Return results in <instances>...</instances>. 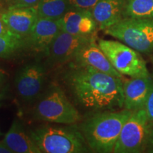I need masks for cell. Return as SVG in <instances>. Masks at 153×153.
Returning a JSON list of instances; mask_svg holds the SVG:
<instances>
[{
    "label": "cell",
    "instance_id": "19",
    "mask_svg": "<svg viewBox=\"0 0 153 153\" xmlns=\"http://www.w3.org/2000/svg\"><path fill=\"white\" fill-rule=\"evenodd\" d=\"M125 18H153V0H127Z\"/></svg>",
    "mask_w": 153,
    "mask_h": 153
},
{
    "label": "cell",
    "instance_id": "12",
    "mask_svg": "<svg viewBox=\"0 0 153 153\" xmlns=\"http://www.w3.org/2000/svg\"><path fill=\"white\" fill-rule=\"evenodd\" d=\"M61 30L70 34L82 36H95L98 27L89 9L71 8L59 19Z\"/></svg>",
    "mask_w": 153,
    "mask_h": 153
},
{
    "label": "cell",
    "instance_id": "4",
    "mask_svg": "<svg viewBox=\"0 0 153 153\" xmlns=\"http://www.w3.org/2000/svg\"><path fill=\"white\" fill-rule=\"evenodd\" d=\"M32 117L47 123L74 125L82 116L62 88L53 84L33 103Z\"/></svg>",
    "mask_w": 153,
    "mask_h": 153
},
{
    "label": "cell",
    "instance_id": "24",
    "mask_svg": "<svg viewBox=\"0 0 153 153\" xmlns=\"http://www.w3.org/2000/svg\"><path fill=\"white\" fill-rule=\"evenodd\" d=\"M11 33H12L10 32V30H9V28L6 26L4 22H3L2 19H1V15H0V36H7Z\"/></svg>",
    "mask_w": 153,
    "mask_h": 153
},
{
    "label": "cell",
    "instance_id": "8",
    "mask_svg": "<svg viewBox=\"0 0 153 153\" xmlns=\"http://www.w3.org/2000/svg\"><path fill=\"white\" fill-rule=\"evenodd\" d=\"M46 65L34 61L22 66L14 79L17 95L25 103H33L44 91L46 82Z\"/></svg>",
    "mask_w": 153,
    "mask_h": 153
},
{
    "label": "cell",
    "instance_id": "13",
    "mask_svg": "<svg viewBox=\"0 0 153 153\" xmlns=\"http://www.w3.org/2000/svg\"><path fill=\"white\" fill-rule=\"evenodd\" d=\"M152 85V75L123 80V108L131 111L144 108Z\"/></svg>",
    "mask_w": 153,
    "mask_h": 153
},
{
    "label": "cell",
    "instance_id": "11",
    "mask_svg": "<svg viewBox=\"0 0 153 153\" xmlns=\"http://www.w3.org/2000/svg\"><path fill=\"white\" fill-rule=\"evenodd\" d=\"M70 63L78 66L91 67L99 71L123 79V75L113 67L101 51L96 38L83 45Z\"/></svg>",
    "mask_w": 153,
    "mask_h": 153
},
{
    "label": "cell",
    "instance_id": "25",
    "mask_svg": "<svg viewBox=\"0 0 153 153\" xmlns=\"http://www.w3.org/2000/svg\"><path fill=\"white\" fill-rule=\"evenodd\" d=\"M7 79V74L2 68H0V91L4 90V87Z\"/></svg>",
    "mask_w": 153,
    "mask_h": 153
},
{
    "label": "cell",
    "instance_id": "6",
    "mask_svg": "<svg viewBox=\"0 0 153 153\" xmlns=\"http://www.w3.org/2000/svg\"><path fill=\"white\" fill-rule=\"evenodd\" d=\"M97 43L113 67L123 76L151 75L140 53L126 44L106 39H99Z\"/></svg>",
    "mask_w": 153,
    "mask_h": 153
},
{
    "label": "cell",
    "instance_id": "7",
    "mask_svg": "<svg viewBox=\"0 0 153 153\" xmlns=\"http://www.w3.org/2000/svg\"><path fill=\"white\" fill-rule=\"evenodd\" d=\"M149 123L144 108L132 112L122 128L113 152L139 153L145 150Z\"/></svg>",
    "mask_w": 153,
    "mask_h": 153
},
{
    "label": "cell",
    "instance_id": "14",
    "mask_svg": "<svg viewBox=\"0 0 153 153\" xmlns=\"http://www.w3.org/2000/svg\"><path fill=\"white\" fill-rule=\"evenodd\" d=\"M0 15L10 32L23 38L30 33L38 17L36 7L3 9Z\"/></svg>",
    "mask_w": 153,
    "mask_h": 153
},
{
    "label": "cell",
    "instance_id": "10",
    "mask_svg": "<svg viewBox=\"0 0 153 153\" xmlns=\"http://www.w3.org/2000/svg\"><path fill=\"white\" fill-rule=\"evenodd\" d=\"M60 30L59 19L38 17L31 31L25 37L26 49L46 56L50 46Z\"/></svg>",
    "mask_w": 153,
    "mask_h": 153
},
{
    "label": "cell",
    "instance_id": "3",
    "mask_svg": "<svg viewBox=\"0 0 153 153\" xmlns=\"http://www.w3.org/2000/svg\"><path fill=\"white\" fill-rule=\"evenodd\" d=\"M28 133L41 153H85L90 150L76 124L41 125Z\"/></svg>",
    "mask_w": 153,
    "mask_h": 153
},
{
    "label": "cell",
    "instance_id": "22",
    "mask_svg": "<svg viewBox=\"0 0 153 153\" xmlns=\"http://www.w3.org/2000/svg\"><path fill=\"white\" fill-rule=\"evenodd\" d=\"M144 108L147 113L149 122L153 123V85L150 90V94L148 96V98L145 104Z\"/></svg>",
    "mask_w": 153,
    "mask_h": 153
},
{
    "label": "cell",
    "instance_id": "28",
    "mask_svg": "<svg viewBox=\"0 0 153 153\" xmlns=\"http://www.w3.org/2000/svg\"><path fill=\"white\" fill-rule=\"evenodd\" d=\"M151 62H152V65H153V56L151 57ZM152 76H153V74H152Z\"/></svg>",
    "mask_w": 153,
    "mask_h": 153
},
{
    "label": "cell",
    "instance_id": "18",
    "mask_svg": "<svg viewBox=\"0 0 153 153\" xmlns=\"http://www.w3.org/2000/svg\"><path fill=\"white\" fill-rule=\"evenodd\" d=\"M24 49H26L25 38L14 33L0 36V58H11Z\"/></svg>",
    "mask_w": 153,
    "mask_h": 153
},
{
    "label": "cell",
    "instance_id": "15",
    "mask_svg": "<svg viewBox=\"0 0 153 153\" xmlns=\"http://www.w3.org/2000/svg\"><path fill=\"white\" fill-rule=\"evenodd\" d=\"M126 3L127 0H99L91 10L99 29L104 31L125 18Z\"/></svg>",
    "mask_w": 153,
    "mask_h": 153
},
{
    "label": "cell",
    "instance_id": "21",
    "mask_svg": "<svg viewBox=\"0 0 153 153\" xmlns=\"http://www.w3.org/2000/svg\"><path fill=\"white\" fill-rule=\"evenodd\" d=\"M99 0H69L71 8H79L92 10Z\"/></svg>",
    "mask_w": 153,
    "mask_h": 153
},
{
    "label": "cell",
    "instance_id": "16",
    "mask_svg": "<svg viewBox=\"0 0 153 153\" xmlns=\"http://www.w3.org/2000/svg\"><path fill=\"white\" fill-rule=\"evenodd\" d=\"M3 141L14 153H41L18 118L13 120Z\"/></svg>",
    "mask_w": 153,
    "mask_h": 153
},
{
    "label": "cell",
    "instance_id": "9",
    "mask_svg": "<svg viewBox=\"0 0 153 153\" xmlns=\"http://www.w3.org/2000/svg\"><path fill=\"white\" fill-rule=\"evenodd\" d=\"M95 38L96 36H76L61 30L48 51L47 66L54 68L68 65L83 45Z\"/></svg>",
    "mask_w": 153,
    "mask_h": 153
},
{
    "label": "cell",
    "instance_id": "2",
    "mask_svg": "<svg viewBox=\"0 0 153 153\" xmlns=\"http://www.w3.org/2000/svg\"><path fill=\"white\" fill-rule=\"evenodd\" d=\"M132 112L124 108L93 113L82 121L77 127L90 150L113 152L122 128Z\"/></svg>",
    "mask_w": 153,
    "mask_h": 153
},
{
    "label": "cell",
    "instance_id": "20",
    "mask_svg": "<svg viewBox=\"0 0 153 153\" xmlns=\"http://www.w3.org/2000/svg\"><path fill=\"white\" fill-rule=\"evenodd\" d=\"M7 9L36 7L40 0H2Z\"/></svg>",
    "mask_w": 153,
    "mask_h": 153
},
{
    "label": "cell",
    "instance_id": "26",
    "mask_svg": "<svg viewBox=\"0 0 153 153\" xmlns=\"http://www.w3.org/2000/svg\"><path fill=\"white\" fill-rule=\"evenodd\" d=\"M0 153H14L4 141H0Z\"/></svg>",
    "mask_w": 153,
    "mask_h": 153
},
{
    "label": "cell",
    "instance_id": "23",
    "mask_svg": "<svg viewBox=\"0 0 153 153\" xmlns=\"http://www.w3.org/2000/svg\"><path fill=\"white\" fill-rule=\"evenodd\" d=\"M145 150L148 152L153 153V123H149L148 137H147Z\"/></svg>",
    "mask_w": 153,
    "mask_h": 153
},
{
    "label": "cell",
    "instance_id": "1",
    "mask_svg": "<svg viewBox=\"0 0 153 153\" xmlns=\"http://www.w3.org/2000/svg\"><path fill=\"white\" fill-rule=\"evenodd\" d=\"M62 82L74 104L91 113L123 108V79L91 67L69 63Z\"/></svg>",
    "mask_w": 153,
    "mask_h": 153
},
{
    "label": "cell",
    "instance_id": "17",
    "mask_svg": "<svg viewBox=\"0 0 153 153\" xmlns=\"http://www.w3.org/2000/svg\"><path fill=\"white\" fill-rule=\"evenodd\" d=\"M36 8L38 17L58 20L71 7L69 0H40Z\"/></svg>",
    "mask_w": 153,
    "mask_h": 153
},
{
    "label": "cell",
    "instance_id": "27",
    "mask_svg": "<svg viewBox=\"0 0 153 153\" xmlns=\"http://www.w3.org/2000/svg\"><path fill=\"white\" fill-rule=\"evenodd\" d=\"M6 97H6V91L4 90H2L1 91H0V101L4 100V99H6ZM1 105H2V104L0 103V106H1Z\"/></svg>",
    "mask_w": 153,
    "mask_h": 153
},
{
    "label": "cell",
    "instance_id": "5",
    "mask_svg": "<svg viewBox=\"0 0 153 153\" xmlns=\"http://www.w3.org/2000/svg\"><path fill=\"white\" fill-rule=\"evenodd\" d=\"M104 32L140 53L153 51V18H124Z\"/></svg>",
    "mask_w": 153,
    "mask_h": 153
}]
</instances>
